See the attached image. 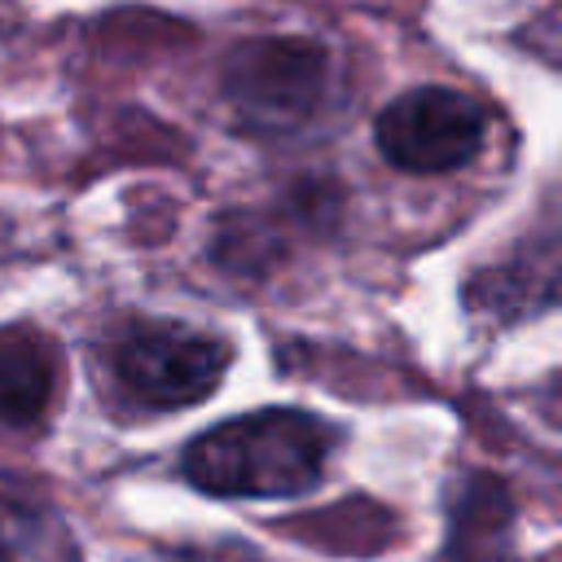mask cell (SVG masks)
<instances>
[{
	"label": "cell",
	"mask_w": 562,
	"mask_h": 562,
	"mask_svg": "<svg viewBox=\"0 0 562 562\" xmlns=\"http://www.w3.org/2000/svg\"><path fill=\"white\" fill-rule=\"evenodd\" d=\"M334 443L338 430L316 413L259 408L202 430L184 448L180 470L198 492L211 496L285 501L321 483Z\"/></svg>",
	"instance_id": "cell-1"
},
{
	"label": "cell",
	"mask_w": 562,
	"mask_h": 562,
	"mask_svg": "<svg viewBox=\"0 0 562 562\" xmlns=\"http://www.w3.org/2000/svg\"><path fill=\"white\" fill-rule=\"evenodd\" d=\"M329 61L316 40L255 35L224 61V101L255 136H285L316 119Z\"/></svg>",
	"instance_id": "cell-2"
},
{
	"label": "cell",
	"mask_w": 562,
	"mask_h": 562,
	"mask_svg": "<svg viewBox=\"0 0 562 562\" xmlns=\"http://www.w3.org/2000/svg\"><path fill=\"white\" fill-rule=\"evenodd\" d=\"M228 360L233 351L224 338L189 325H171V321H136L114 342V356H110L114 378L145 408L202 404L220 386Z\"/></svg>",
	"instance_id": "cell-3"
},
{
	"label": "cell",
	"mask_w": 562,
	"mask_h": 562,
	"mask_svg": "<svg viewBox=\"0 0 562 562\" xmlns=\"http://www.w3.org/2000/svg\"><path fill=\"white\" fill-rule=\"evenodd\" d=\"M483 136H487L483 110L465 92L439 83L400 92L373 119L378 154L413 176H443L470 167L483 149Z\"/></svg>",
	"instance_id": "cell-4"
},
{
	"label": "cell",
	"mask_w": 562,
	"mask_h": 562,
	"mask_svg": "<svg viewBox=\"0 0 562 562\" xmlns=\"http://www.w3.org/2000/svg\"><path fill=\"white\" fill-rule=\"evenodd\" d=\"M57 391V351L40 329H0V422L40 426Z\"/></svg>",
	"instance_id": "cell-5"
},
{
	"label": "cell",
	"mask_w": 562,
	"mask_h": 562,
	"mask_svg": "<svg viewBox=\"0 0 562 562\" xmlns=\"http://www.w3.org/2000/svg\"><path fill=\"white\" fill-rule=\"evenodd\" d=\"M514 505L505 487L487 474H470L452 487L448 514V558L452 562H501L509 544Z\"/></svg>",
	"instance_id": "cell-6"
},
{
	"label": "cell",
	"mask_w": 562,
	"mask_h": 562,
	"mask_svg": "<svg viewBox=\"0 0 562 562\" xmlns=\"http://www.w3.org/2000/svg\"><path fill=\"white\" fill-rule=\"evenodd\" d=\"M465 299H470L474 312L518 321V316L553 303V263L540 268V272L531 268V259H514L509 268H492V272L474 277Z\"/></svg>",
	"instance_id": "cell-7"
}]
</instances>
